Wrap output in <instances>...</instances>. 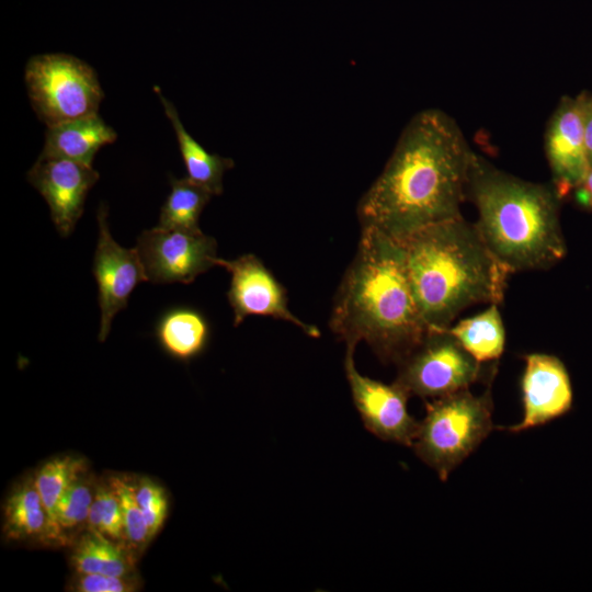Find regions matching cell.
Masks as SVG:
<instances>
[{
    "label": "cell",
    "instance_id": "e0dca14e",
    "mask_svg": "<svg viewBox=\"0 0 592 592\" xmlns=\"http://www.w3.org/2000/svg\"><path fill=\"white\" fill-rule=\"evenodd\" d=\"M153 90L174 129L187 178L213 195H220L224 191V175L234 168L235 161L231 158L208 152L185 129L174 104L162 94L159 87H153Z\"/></svg>",
    "mask_w": 592,
    "mask_h": 592
},
{
    "label": "cell",
    "instance_id": "44dd1931",
    "mask_svg": "<svg viewBox=\"0 0 592 592\" xmlns=\"http://www.w3.org/2000/svg\"><path fill=\"white\" fill-rule=\"evenodd\" d=\"M170 185L171 191L161 207L158 226L189 232L202 231L200 216L213 194L187 177L177 179L170 175Z\"/></svg>",
    "mask_w": 592,
    "mask_h": 592
},
{
    "label": "cell",
    "instance_id": "9c48e42d",
    "mask_svg": "<svg viewBox=\"0 0 592 592\" xmlns=\"http://www.w3.org/2000/svg\"><path fill=\"white\" fill-rule=\"evenodd\" d=\"M216 265L230 273L227 297L235 327L249 316H264L289 322L309 337H320L316 326L300 320L289 310L285 287L257 255L247 253L234 260L218 258Z\"/></svg>",
    "mask_w": 592,
    "mask_h": 592
},
{
    "label": "cell",
    "instance_id": "f1b7e54d",
    "mask_svg": "<svg viewBox=\"0 0 592 592\" xmlns=\"http://www.w3.org/2000/svg\"><path fill=\"white\" fill-rule=\"evenodd\" d=\"M577 203L588 209H592V167L583 182L574 190Z\"/></svg>",
    "mask_w": 592,
    "mask_h": 592
},
{
    "label": "cell",
    "instance_id": "603a6c76",
    "mask_svg": "<svg viewBox=\"0 0 592 592\" xmlns=\"http://www.w3.org/2000/svg\"><path fill=\"white\" fill-rule=\"evenodd\" d=\"M95 485L88 473L79 477L60 498L56 510V525L69 543L71 535L87 528L90 508L95 493Z\"/></svg>",
    "mask_w": 592,
    "mask_h": 592
},
{
    "label": "cell",
    "instance_id": "30bf717a",
    "mask_svg": "<svg viewBox=\"0 0 592 592\" xmlns=\"http://www.w3.org/2000/svg\"><path fill=\"white\" fill-rule=\"evenodd\" d=\"M354 348H346L344 371L351 396L364 426L376 437L411 447L419 421L408 411V392L397 385L367 377L354 362Z\"/></svg>",
    "mask_w": 592,
    "mask_h": 592
},
{
    "label": "cell",
    "instance_id": "52a82bcc",
    "mask_svg": "<svg viewBox=\"0 0 592 592\" xmlns=\"http://www.w3.org/2000/svg\"><path fill=\"white\" fill-rule=\"evenodd\" d=\"M395 383L424 400L467 389L483 375L482 363L470 355L447 329H430L397 365Z\"/></svg>",
    "mask_w": 592,
    "mask_h": 592
},
{
    "label": "cell",
    "instance_id": "277c9868",
    "mask_svg": "<svg viewBox=\"0 0 592 592\" xmlns=\"http://www.w3.org/2000/svg\"><path fill=\"white\" fill-rule=\"evenodd\" d=\"M475 223L492 254L511 272L547 270L566 254L554 186L520 179L476 153L468 182Z\"/></svg>",
    "mask_w": 592,
    "mask_h": 592
},
{
    "label": "cell",
    "instance_id": "4316f807",
    "mask_svg": "<svg viewBox=\"0 0 592 592\" xmlns=\"http://www.w3.org/2000/svg\"><path fill=\"white\" fill-rule=\"evenodd\" d=\"M140 587L136 573L129 576H110L76 572L67 590L75 592H134Z\"/></svg>",
    "mask_w": 592,
    "mask_h": 592
},
{
    "label": "cell",
    "instance_id": "d6986e66",
    "mask_svg": "<svg viewBox=\"0 0 592 592\" xmlns=\"http://www.w3.org/2000/svg\"><path fill=\"white\" fill-rule=\"evenodd\" d=\"M75 572L129 576L135 572L136 557L126 545L103 534L84 530L76 538L70 554Z\"/></svg>",
    "mask_w": 592,
    "mask_h": 592
},
{
    "label": "cell",
    "instance_id": "ffe728a7",
    "mask_svg": "<svg viewBox=\"0 0 592 592\" xmlns=\"http://www.w3.org/2000/svg\"><path fill=\"white\" fill-rule=\"evenodd\" d=\"M463 348L480 363L497 362L505 346V329L498 305L448 328Z\"/></svg>",
    "mask_w": 592,
    "mask_h": 592
},
{
    "label": "cell",
    "instance_id": "d4e9b609",
    "mask_svg": "<svg viewBox=\"0 0 592 592\" xmlns=\"http://www.w3.org/2000/svg\"><path fill=\"white\" fill-rule=\"evenodd\" d=\"M110 481L114 486L122 505L124 543L136 557L150 543L151 537L135 497V480L125 476H112Z\"/></svg>",
    "mask_w": 592,
    "mask_h": 592
},
{
    "label": "cell",
    "instance_id": "3957f363",
    "mask_svg": "<svg viewBox=\"0 0 592 592\" xmlns=\"http://www.w3.org/2000/svg\"><path fill=\"white\" fill-rule=\"evenodd\" d=\"M413 297L431 329H447L465 309L500 305L512 274L463 216L426 226L402 241Z\"/></svg>",
    "mask_w": 592,
    "mask_h": 592
},
{
    "label": "cell",
    "instance_id": "7a4b0ae2",
    "mask_svg": "<svg viewBox=\"0 0 592 592\" xmlns=\"http://www.w3.org/2000/svg\"><path fill=\"white\" fill-rule=\"evenodd\" d=\"M329 327L346 348L365 342L386 364L398 365L420 343L431 328L413 297L399 241L376 229H361Z\"/></svg>",
    "mask_w": 592,
    "mask_h": 592
},
{
    "label": "cell",
    "instance_id": "cb8c5ba5",
    "mask_svg": "<svg viewBox=\"0 0 592 592\" xmlns=\"http://www.w3.org/2000/svg\"><path fill=\"white\" fill-rule=\"evenodd\" d=\"M86 530L98 532L125 545L122 505L110 478L95 485Z\"/></svg>",
    "mask_w": 592,
    "mask_h": 592
},
{
    "label": "cell",
    "instance_id": "5b68a950",
    "mask_svg": "<svg viewBox=\"0 0 592 592\" xmlns=\"http://www.w3.org/2000/svg\"><path fill=\"white\" fill-rule=\"evenodd\" d=\"M491 389L474 395L469 388L425 402L412 448L442 481H446L494 429Z\"/></svg>",
    "mask_w": 592,
    "mask_h": 592
},
{
    "label": "cell",
    "instance_id": "6da1fadb",
    "mask_svg": "<svg viewBox=\"0 0 592 592\" xmlns=\"http://www.w3.org/2000/svg\"><path fill=\"white\" fill-rule=\"evenodd\" d=\"M475 156L447 113L439 109L415 113L357 203L361 229L402 241L426 226L462 217Z\"/></svg>",
    "mask_w": 592,
    "mask_h": 592
},
{
    "label": "cell",
    "instance_id": "9a60e30c",
    "mask_svg": "<svg viewBox=\"0 0 592 592\" xmlns=\"http://www.w3.org/2000/svg\"><path fill=\"white\" fill-rule=\"evenodd\" d=\"M116 138V132L99 114H93L48 126L38 158L66 159L92 166L96 152Z\"/></svg>",
    "mask_w": 592,
    "mask_h": 592
},
{
    "label": "cell",
    "instance_id": "7c38bea8",
    "mask_svg": "<svg viewBox=\"0 0 592 592\" xmlns=\"http://www.w3.org/2000/svg\"><path fill=\"white\" fill-rule=\"evenodd\" d=\"M583 102L584 93L577 98H562L545 133V152L553 175V186L560 198L574 191L590 170Z\"/></svg>",
    "mask_w": 592,
    "mask_h": 592
},
{
    "label": "cell",
    "instance_id": "8fae6325",
    "mask_svg": "<svg viewBox=\"0 0 592 592\" xmlns=\"http://www.w3.org/2000/svg\"><path fill=\"white\" fill-rule=\"evenodd\" d=\"M96 217L99 238L92 273L98 284L101 310L99 340L104 341L115 315L126 308L135 287L148 280L137 249L123 248L113 239L105 204L100 205Z\"/></svg>",
    "mask_w": 592,
    "mask_h": 592
},
{
    "label": "cell",
    "instance_id": "484cf974",
    "mask_svg": "<svg viewBox=\"0 0 592 592\" xmlns=\"http://www.w3.org/2000/svg\"><path fill=\"white\" fill-rule=\"evenodd\" d=\"M135 497L147 523L151 539L159 532L168 514V498L156 481L141 477L135 480Z\"/></svg>",
    "mask_w": 592,
    "mask_h": 592
},
{
    "label": "cell",
    "instance_id": "5bb4252c",
    "mask_svg": "<svg viewBox=\"0 0 592 592\" xmlns=\"http://www.w3.org/2000/svg\"><path fill=\"white\" fill-rule=\"evenodd\" d=\"M521 378L523 417L504 428L520 433L544 425L571 410L573 394L565 364L555 355L530 353L524 356Z\"/></svg>",
    "mask_w": 592,
    "mask_h": 592
},
{
    "label": "cell",
    "instance_id": "7402d4cb",
    "mask_svg": "<svg viewBox=\"0 0 592 592\" xmlns=\"http://www.w3.org/2000/svg\"><path fill=\"white\" fill-rule=\"evenodd\" d=\"M87 469L88 464L83 457L61 455L47 460L33 475L59 545H65L66 542L56 525L58 502L67 489L79 477L88 473Z\"/></svg>",
    "mask_w": 592,
    "mask_h": 592
},
{
    "label": "cell",
    "instance_id": "8992f818",
    "mask_svg": "<svg viewBox=\"0 0 592 592\" xmlns=\"http://www.w3.org/2000/svg\"><path fill=\"white\" fill-rule=\"evenodd\" d=\"M24 79L31 104L47 127L98 114L104 98L95 70L67 54L33 56Z\"/></svg>",
    "mask_w": 592,
    "mask_h": 592
},
{
    "label": "cell",
    "instance_id": "ac0fdd59",
    "mask_svg": "<svg viewBox=\"0 0 592 592\" xmlns=\"http://www.w3.org/2000/svg\"><path fill=\"white\" fill-rule=\"evenodd\" d=\"M210 329L206 317L191 307H174L157 321L156 337L171 356L189 361L206 348Z\"/></svg>",
    "mask_w": 592,
    "mask_h": 592
},
{
    "label": "cell",
    "instance_id": "4fadbf2b",
    "mask_svg": "<svg viewBox=\"0 0 592 592\" xmlns=\"http://www.w3.org/2000/svg\"><path fill=\"white\" fill-rule=\"evenodd\" d=\"M99 178L92 166L66 159L38 158L27 172V181L46 201L61 237L73 231L83 213L88 192Z\"/></svg>",
    "mask_w": 592,
    "mask_h": 592
},
{
    "label": "cell",
    "instance_id": "83f0119b",
    "mask_svg": "<svg viewBox=\"0 0 592 592\" xmlns=\"http://www.w3.org/2000/svg\"><path fill=\"white\" fill-rule=\"evenodd\" d=\"M584 137L590 168L592 167V96L584 94L583 102Z\"/></svg>",
    "mask_w": 592,
    "mask_h": 592
},
{
    "label": "cell",
    "instance_id": "ba28073f",
    "mask_svg": "<svg viewBox=\"0 0 592 592\" xmlns=\"http://www.w3.org/2000/svg\"><path fill=\"white\" fill-rule=\"evenodd\" d=\"M147 280L156 284L192 283L216 266L217 242L200 232L155 227L137 239Z\"/></svg>",
    "mask_w": 592,
    "mask_h": 592
},
{
    "label": "cell",
    "instance_id": "2e32d148",
    "mask_svg": "<svg viewBox=\"0 0 592 592\" xmlns=\"http://www.w3.org/2000/svg\"><path fill=\"white\" fill-rule=\"evenodd\" d=\"M3 534L12 540L59 545L34 476L18 482L7 497L3 508Z\"/></svg>",
    "mask_w": 592,
    "mask_h": 592
}]
</instances>
